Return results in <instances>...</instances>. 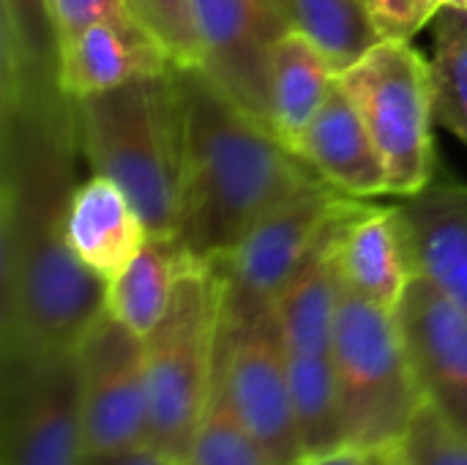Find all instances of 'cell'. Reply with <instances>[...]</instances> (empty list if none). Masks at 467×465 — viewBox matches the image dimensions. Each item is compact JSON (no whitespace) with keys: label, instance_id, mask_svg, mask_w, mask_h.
<instances>
[{"label":"cell","instance_id":"1","mask_svg":"<svg viewBox=\"0 0 467 465\" xmlns=\"http://www.w3.org/2000/svg\"><path fill=\"white\" fill-rule=\"evenodd\" d=\"M77 156L71 99L0 115V359L77 351L107 312L63 233Z\"/></svg>","mask_w":467,"mask_h":465},{"label":"cell","instance_id":"2","mask_svg":"<svg viewBox=\"0 0 467 465\" xmlns=\"http://www.w3.org/2000/svg\"><path fill=\"white\" fill-rule=\"evenodd\" d=\"M175 74L183 107L175 238L197 260H216L268 214L326 181L200 66H175Z\"/></svg>","mask_w":467,"mask_h":465},{"label":"cell","instance_id":"3","mask_svg":"<svg viewBox=\"0 0 467 465\" xmlns=\"http://www.w3.org/2000/svg\"><path fill=\"white\" fill-rule=\"evenodd\" d=\"M79 153L112 178L150 236H175L183 181V107L175 66L120 88L71 99Z\"/></svg>","mask_w":467,"mask_h":465},{"label":"cell","instance_id":"4","mask_svg":"<svg viewBox=\"0 0 467 465\" xmlns=\"http://www.w3.org/2000/svg\"><path fill=\"white\" fill-rule=\"evenodd\" d=\"M224 280L213 260L192 266L153 332L142 337L150 403V447L189 463L219 381Z\"/></svg>","mask_w":467,"mask_h":465},{"label":"cell","instance_id":"5","mask_svg":"<svg viewBox=\"0 0 467 465\" xmlns=\"http://www.w3.org/2000/svg\"><path fill=\"white\" fill-rule=\"evenodd\" d=\"M331 362L348 444L394 449L424 406L397 315L345 285Z\"/></svg>","mask_w":467,"mask_h":465},{"label":"cell","instance_id":"6","mask_svg":"<svg viewBox=\"0 0 467 465\" xmlns=\"http://www.w3.org/2000/svg\"><path fill=\"white\" fill-rule=\"evenodd\" d=\"M389 170V195L413 197L435 181L432 63L410 44L383 38L339 74Z\"/></svg>","mask_w":467,"mask_h":465},{"label":"cell","instance_id":"7","mask_svg":"<svg viewBox=\"0 0 467 465\" xmlns=\"http://www.w3.org/2000/svg\"><path fill=\"white\" fill-rule=\"evenodd\" d=\"M0 465L85 463L77 351L0 359Z\"/></svg>","mask_w":467,"mask_h":465},{"label":"cell","instance_id":"8","mask_svg":"<svg viewBox=\"0 0 467 465\" xmlns=\"http://www.w3.org/2000/svg\"><path fill=\"white\" fill-rule=\"evenodd\" d=\"M345 200L348 195L317 184L268 214L235 249L213 260L224 280V326L246 323L274 307Z\"/></svg>","mask_w":467,"mask_h":465},{"label":"cell","instance_id":"9","mask_svg":"<svg viewBox=\"0 0 467 465\" xmlns=\"http://www.w3.org/2000/svg\"><path fill=\"white\" fill-rule=\"evenodd\" d=\"M219 384L271 463L301 465L306 452L274 310H265L246 323L224 326Z\"/></svg>","mask_w":467,"mask_h":465},{"label":"cell","instance_id":"10","mask_svg":"<svg viewBox=\"0 0 467 465\" xmlns=\"http://www.w3.org/2000/svg\"><path fill=\"white\" fill-rule=\"evenodd\" d=\"M88 455L150 444L142 337L104 312L77 348Z\"/></svg>","mask_w":467,"mask_h":465},{"label":"cell","instance_id":"11","mask_svg":"<svg viewBox=\"0 0 467 465\" xmlns=\"http://www.w3.org/2000/svg\"><path fill=\"white\" fill-rule=\"evenodd\" d=\"M202 71L246 112L271 123V47L290 27L268 0H192Z\"/></svg>","mask_w":467,"mask_h":465},{"label":"cell","instance_id":"12","mask_svg":"<svg viewBox=\"0 0 467 465\" xmlns=\"http://www.w3.org/2000/svg\"><path fill=\"white\" fill-rule=\"evenodd\" d=\"M394 315L424 403L467 436V310L416 274Z\"/></svg>","mask_w":467,"mask_h":465},{"label":"cell","instance_id":"13","mask_svg":"<svg viewBox=\"0 0 467 465\" xmlns=\"http://www.w3.org/2000/svg\"><path fill=\"white\" fill-rule=\"evenodd\" d=\"M175 66L137 19H101L60 41V88L68 99L96 96Z\"/></svg>","mask_w":467,"mask_h":465},{"label":"cell","instance_id":"14","mask_svg":"<svg viewBox=\"0 0 467 465\" xmlns=\"http://www.w3.org/2000/svg\"><path fill=\"white\" fill-rule=\"evenodd\" d=\"M293 151L320 181L348 197L372 200L389 195L386 162L339 77Z\"/></svg>","mask_w":467,"mask_h":465},{"label":"cell","instance_id":"15","mask_svg":"<svg viewBox=\"0 0 467 465\" xmlns=\"http://www.w3.org/2000/svg\"><path fill=\"white\" fill-rule=\"evenodd\" d=\"M68 99L49 0H0V115Z\"/></svg>","mask_w":467,"mask_h":465},{"label":"cell","instance_id":"16","mask_svg":"<svg viewBox=\"0 0 467 465\" xmlns=\"http://www.w3.org/2000/svg\"><path fill=\"white\" fill-rule=\"evenodd\" d=\"M63 233L68 249L104 282L120 274L150 238L129 195L112 178L96 173L74 186Z\"/></svg>","mask_w":467,"mask_h":465},{"label":"cell","instance_id":"17","mask_svg":"<svg viewBox=\"0 0 467 465\" xmlns=\"http://www.w3.org/2000/svg\"><path fill=\"white\" fill-rule=\"evenodd\" d=\"M400 214L416 274L467 310V184L432 181Z\"/></svg>","mask_w":467,"mask_h":465},{"label":"cell","instance_id":"18","mask_svg":"<svg viewBox=\"0 0 467 465\" xmlns=\"http://www.w3.org/2000/svg\"><path fill=\"white\" fill-rule=\"evenodd\" d=\"M339 263L348 288L378 307L397 312L416 277L400 206L380 208L364 200L345 227Z\"/></svg>","mask_w":467,"mask_h":465},{"label":"cell","instance_id":"19","mask_svg":"<svg viewBox=\"0 0 467 465\" xmlns=\"http://www.w3.org/2000/svg\"><path fill=\"white\" fill-rule=\"evenodd\" d=\"M339 71L326 52L301 30L287 27L271 47V123L296 148L317 110L323 107Z\"/></svg>","mask_w":467,"mask_h":465},{"label":"cell","instance_id":"20","mask_svg":"<svg viewBox=\"0 0 467 465\" xmlns=\"http://www.w3.org/2000/svg\"><path fill=\"white\" fill-rule=\"evenodd\" d=\"M175 236H150L140 255L107 282V312L134 334L145 337L164 318L178 282L197 266Z\"/></svg>","mask_w":467,"mask_h":465},{"label":"cell","instance_id":"21","mask_svg":"<svg viewBox=\"0 0 467 465\" xmlns=\"http://www.w3.org/2000/svg\"><path fill=\"white\" fill-rule=\"evenodd\" d=\"M287 25L312 38L342 74L380 38L364 0H285Z\"/></svg>","mask_w":467,"mask_h":465},{"label":"cell","instance_id":"22","mask_svg":"<svg viewBox=\"0 0 467 465\" xmlns=\"http://www.w3.org/2000/svg\"><path fill=\"white\" fill-rule=\"evenodd\" d=\"M287 373L304 452L315 455L348 444L331 356L287 354Z\"/></svg>","mask_w":467,"mask_h":465},{"label":"cell","instance_id":"23","mask_svg":"<svg viewBox=\"0 0 467 465\" xmlns=\"http://www.w3.org/2000/svg\"><path fill=\"white\" fill-rule=\"evenodd\" d=\"M435 123L467 145V8H441L432 19Z\"/></svg>","mask_w":467,"mask_h":465},{"label":"cell","instance_id":"24","mask_svg":"<svg viewBox=\"0 0 467 465\" xmlns=\"http://www.w3.org/2000/svg\"><path fill=\"white\" fill-rule=\"evenodd\" d=\"M186 465H274L233 411L219 381Z\"/></svg>","mask_w":467,"mask_h":465},{"label":"cell","instance_id":"25","mask_svg":"<svg viewBox=\"0 0 467 465\" xmlns=\"http://www.w3.org/2000/svg\"><path fill=\"white\" fill-rule=\"evenodd\" d=\"M394 455L400 465H467V436L424 403Z\"/></svg>","mask_w":467,"mask_h":465},{"label":"cell","instance_id":"26","mask_svg":"<svg viewBox=\"0 0 467 465\" xmlns=\"http://www.w3.org/2000/svg\"><path fill=\"white\" fill-rule=\"evenodd\" d=\"M137 19L161 41L175 66H202L192 0H131Z\"/></svg>","mask_w":467,"mask_h":465},{"label":"cell","instance_id":"27","mask_svg":"<svg viewBox=\"0 0 467 465\" xmlns=\"http://www.w3.org/2000/svg\"><path fill=\"white\" fill-rule=\"evenodd\" d=\"M380 38L413 41L443 8L441 0H364Z\"/></svg>","mask_w":467,"mask_h":465},{"label":"cell","instance_id":"28","mask_svg":"<svg viewBox=\"0 0 467 465\" xmlns=\"http://www.w3.org/2000/svg\"><path fill=\"white\" fill-rule=\"evenodd\" d=\"M49 8L60 41L101 19H137L131 0H49Z\"/></svg>","mask_w":467,"mask_h":465},{"label":"cell","instance_id":"29","mask_svg":"<svg viewBox=\"0 0 467 465\" xmlns=\"http://www.w3.org/2000/svg\"><path fill=\"white\" fill-rule=\"evenodd\" d=\"M386 452L364 449V447H356V444H342V447H334V449H326V452L306 455L301 460V465H383Z\"/></svg>","mask_w":467,"mask_h":465},{"label":"cell","instance_id":"30","mask_svg":"<svg viewBox=\"0 0 467 465\" xmlns=\"http://www.w3.org/2000/svg\"><path fill=\"white\" fill-rule=\"evenodd\" d=\"M82 465H183L172 458H167L164 452L148 447H137V449H123V452H109V455H88Z\"/></svg>","mask_w":467,"mask_h":465},{"label":"cell","instance_id":"31","mask_svg":"<svg viewBox=\"0 0 467 465\" xmlns=\"http://www.w3.org/2000/svg\"><path fill=\"white\" fill-rule=\"evenodd\" d=\"M443 8H467V0H441Z\"/></svg>","mask_w":467,"mask_h":465},{"label":"cell","instance_id":"32","mask_svg":"<svg viewBox=\"0 0 467 465\" xmlns=\"http://www.w3.org/2000/svg\"><path fill=\"white\" fill-rule=\"evenodd\" d=\"M383 465H400L397 455H394V449H389V452H386V460H383Z\"/></svg>","mask_w":467,"mask_h":465},{"label":"cell","instance_id":"33","mask_svg":"<svg viewBox=\"0 0 467 465\" xmlns=\"http://www.w3.org/2000/svg\"><path fill=\"white\" fill-rule=\"evenodd\" d=\"M268 3H271L274 8H279V14H282V16L287 19V14H285V0H268Z\"/></svg>","mask_w":467,"mask_h":465}]
</instances>
